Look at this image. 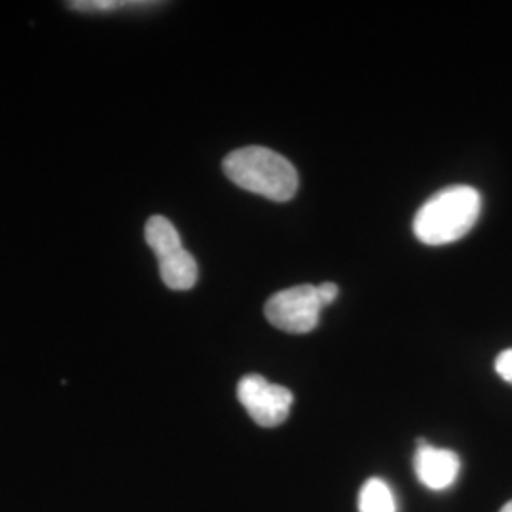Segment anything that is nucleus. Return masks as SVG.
Segmentation results:
<instances>
[{"label": "nucleus", "instance_id": "obj_5", "mask_svg": "<svg viewBox=\"0 0 512 512\" xmlns=\"http://www.w3.org/2000/svg\"><path fill=\"white\" fill-rule=\"evenodd\" d=\"M459 469L461 461L458 454H454L452 450L435 448L420 440V446L414 456V471L423 486L435 492H442L456 482Z\"/></svg>", "mask_w": 512, "mask_h": 512}, {"label": "nucleus", "instance_id": "obj_2", "mask_svg": "<svg viewBox=\"0 0 512 512\" xmlns=\"http://www.w3.org/2000/svg\"><path fill=\"white\" fill-rule=\"evenodd\" d=\"M482 198L471 186H450L425 203L414 219V234L425 245H448L467 236L480 215Z\"/></svg>", "mask_w": 512, "mask_h": 512}, {"label": "nucleus", "instance_id": "obj_9", "mask_svg": "<svg viewBox=\"0 0 512 512\" xmlns=\"http://www.w3.org/2000/svg\"><path fill=\"white\" fill-rule=\"evenodd\" d=\"M495 372L512 385V349H505L503 353L497 355L495 359Z\"/></svg>", "mask_w": 512, "mask_h": 512}, {"label": "nucleus", "instance_id": "obj_4", "mask_svg": "<svg viewBox=\"0 0 512 512\" xmlns=\"http://www.w3.org/2000/svg\"><path fill=\"white\" fill-rule=\"evenodd\" d=\"M238 399L260 427L281 425L287 420L294 401L293 393L287 387L270 384L260 374H249L241 378Z\"/></svg>", "mask_w": 512, "mask_h": 512}, {"label": "nucleus", "instance_id": "obj_1", "mask_svg": "<svg viewBox=\"0 0 512 512\" xmlns=\"http://www.w3.org/2000/svg\"><path fill=\"white\" fill-rule=\"evenodd\" d=\"M222 167L226 177L239 188L272 202H289L298 190L294 165L270 148H239L224 158Z\"/></svg>", "mask_w": 512, "mask_h": 512}, {"label": "nucleus", "instance_id": "obj_3", "mask_svg": "<svg viewBox=\"0 0 512 512\" xmlns=\"http://www.w3.org/2000/svg\"><path fill=\"white\" fill-rule=\"evenodd\" d=\"M323 304L315 285H298L275 293L264 306L266 319L275 329L291 334H306L317 327Z\"/></svg>", "mask_w": 512, "mask_h": 512}, {"label": "nucleus", "instance_id": "obj_11", "mask_svg": "<svg viewBox=\"0 0 512 512\" xmlns=\"http://www.w3.org/2000/svg\"><path fill=\"white\" fill-rule=\"evenodd\" d=\"M499 512H512V501H509V503H507V505H505V507H503Z\"/></svg>", "mask_w": 512, "mask_h": 512}, {"label": "nucleus", "instance_id": "obj_6", "mask_svg": "<svg viewBox=\"0 0 512 512\" xmlns=\"http://www.w3.org/2000/svg\"><path fill=\"white\" fill-rule=\"evenodd\" d=\"M165 287L171 291H188L198 281V262L183 245L156 256Z\"/></svg>", "mask_w": 512, "mask_h": 512}, {"label": "nucleus", "instance_id": "obj_8", "mask_svg": "<svg viewBox=\"0 0 512 512\" xmlns=\"http://www.w3.org/2000/svg\"><path fill=\"white\" fill-rule=\"evenodd\" d=\"M148 2H131V0H76L69 6L78 12H112L124 6H147Z\"/></svg>", "mask_w": 512, "mask_h": 512}, {"label": "nucleus", "instance_id": "obj_10", "mask_svg": "<svg viewBox=\"0 0 512 512\" xmlns=\"http://www.w3.org/2000/svg\"><path fill=\"white\" fill-rule=\"evenodd\" d=\"M315 287H317V296H319L323 308H327L338 298V285L336 283L327 281V283H321V285H315Z\"/></svg>", "mask_w": 512, "mask_h": 512}, {"label": "nucleus", "instance_id": "obj_7", "mask_svg": "<svg viewBox=\"0 0 512 512\" xmlns=\"http://www.w3.org/2000/svg\"><path fill=\"white\" fill-rule=\"evenodd\" d=\"M359 512H397L389 486L380 478H370L359 494Z\"/></svg>", "mask_w": 512, "mask_h": 512}]
</instances>
